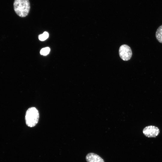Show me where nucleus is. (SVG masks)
Instances as JSON below:
<instances>
[{
    "label": "nucleus",
    "instance_id": "obj_1",
    "mask_svg": "<svg viewBox=\"0 0 162 162\" xmlns=\"http://www.w3.org/2000/svg\"><path fill=\"white\" fill-rule=\"evenodd\" d=\"M14 10L16 13L22 17L26 16L30 10V3L29 0H14Z\"/></svg>",
    "mask_w": 162,
    "mask_h": 162
},
{
    "label": "nucleus",
    "instance_id": "obj_2",
    "mask_svg": "<svg viewBox=\"0 0 162 162\" xmlns=\"http://www.w3.org/2000/svg\"><path fill=\"white\" fill-rule=\"evenodd\" d=\"M39 118V113L34 107L29 108L26 111L25 120L27 125L30 127L34 126L37 124Z\"/></svg>",
    "mask_w": 162,
    "mask_h": 162
},
{
    "label": "nucleus",
    "instance_id": "obj_3",
    "mask_svg": "<svg viewBox=\"0 0 162 162\" xmlns=\"http://www.w3.org/2000/svg\"><path fill=\"white\" fill-rule=\"evenodd\" d=\"M119 53L121 58L125 61L130 60L132 56V52L130 48L126 44H123L120 46Z\"/></svg>",
    "mask_w": 162,
    "mask_h": 162
},
{
    "label": "nucleus",
    "instance_id": "obj_4",
    "mask_svg": "<svg viewBox=\"0 0 162 162\" xmlns=\"http://www.w3.org/2000/svg\"><path fill=\"white\" fill-rule=\"evenodd\" d=\"M159 128L152 125L146 126L143 130L144 134L148 137H155L159 134Z\"/></svg>",
    "mask_w": 162,
    "mask_h": 162
},
{
    "label": "nucleus",
    "instance_id": "obj_5",
    "mask_svg": "<svg viewBox=\"0 0 162 162\" xmlns=\"http://www.w3.org/2000/svg\"><path fill=\"white\" fill-rule=\"evenodd\" d=\"M86 158L87 162H104L103 159L99 156L93 153L87 154Z\"/></svg>",
    "mask_w": 162,
    "mask_h": 162
},
{
    "label": "nucleus",
    "instance_id": "obj_6",
    "mask_svg": "<svg viewBox=\"0 0 162 162\" xmlns=\"http://www.w3.org/2000/svg\"><path fill=\"white\" fill-rule=\"evenodd\" d=\"M155 36L158 41L162 43V25L159 26L157 29Z\"/></svg>",
    "mask_w": 162,
    "mask_h": 162
},
{
    "label": "nucleus",
    "instance_id": "obj_7",
    "mask_svg": "<svg viewBox=\"0 0 162 162\" xmlns=\"http://www.w3.org/2000/svg\"><path fill=\"white\" fill-rule=\"evenodd\" d=\"M49 35L48 33L47 32H45L42 34L39 35V39L40 41H44L48 38Z\"/></svg>",
    "mask_w": 162,
    "mask_h": 162
},
{
    "label": "nucleus",
    "instance_id": "obj_8",
    "mask_svg": "<svg viewBox=\"0 0 162 162\" xmlns=\"http://www.w3.org/2000/svg\"><path fill=\"white\" fill-rule=\"evenodd\" d=\"M50 49L49 47H46L41 49L40 51V54L43 56H46L50 52Z\"/></svg>",
    "mask_w": 162,
    "mask_h": 162
}]
</instances>
